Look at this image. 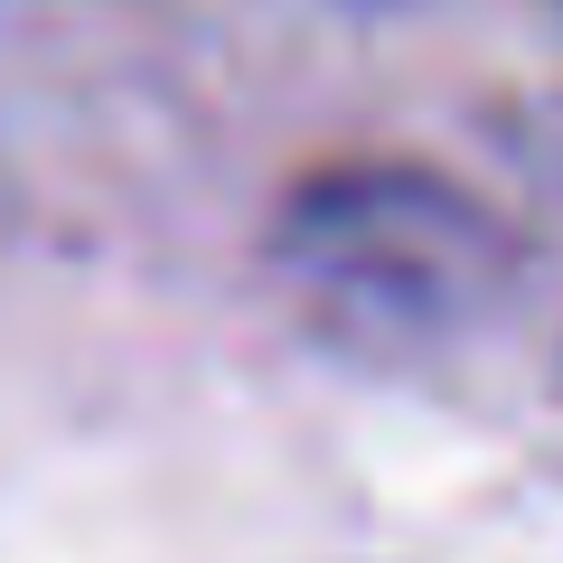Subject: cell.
Wrapping results in <instances>:
<instances>
[{"label":"cell","instance_id":"cell-1","mask_svg":"<svg viewBox=\"0 0 563 563\" xmlns=\"http://www.w3.org/2000/svg\"><path fill=\"white\" fill-rule=\"evenodd\" d=\"M273 282L329 347L404 357L461 339L507 282V235L470 188L413 161L310 169L273 225Z\"/></svg>","mask_w":563,"mask_h":563}]
</instances>
